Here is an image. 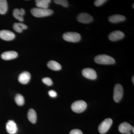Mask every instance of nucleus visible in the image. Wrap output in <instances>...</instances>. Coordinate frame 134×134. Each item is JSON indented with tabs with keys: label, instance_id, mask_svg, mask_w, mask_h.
Instances as JSON below:
<instances>
[{
	"label": "nucleus",
	"instance_id": "obj_3",
	"mask_svg": "<svg viewBox=\"0 0 134 134\" xmlns=\"http://www.w3.org/2000/svg\"><path fill=\"white\" fill-rule=\"evenodd\" d=\"M63 38L65 41L76 43L80 41L81 37L80 34L77 32H69L64 34Z\"/></svg>",
	"mask_w": 134,
	"mask_h": 134
},
{
	"label": "nucleus",
	"instance_id": "obj_12",
	"mask_svg": "<svg viewBox=\"0 0 134 134\" xmlns=\"http://www.w3.org/2000/svg\"><path fill=\"white\" fill-rule=\"evenodd\" d=\"M132 126L127 122H123L119 127V131L122 133L131 134Z\"/></svg>",
	"mask_w": 134,
	"mask_h": 134
},
{
	"label": "nucleus",
	"instance_id": "obj_8",
	"mask_svg": "<svg viewBox=\"0 0 134 134\" xmlns=\"http://www.w3.org/2000/svg\"><path fill=\"white\" fill-rule=\"evenodd\" d=\"M15 34L7 30H3L0 31V38L5 41H10L15 38Z\"/></svg>",
	"mask_w": 134,
	"mask_h": 134
},
{
	"label": "nucleus",
	"instance_id": "obj_29",
	"mask_svg": "<svg viewBox=\"0 0 134 134\" xmlns=\"http://www.w3.org/2000/svg\"><path fill=\"white\" fill-rule=\"evenodd\" d=\"M132 82H133V83L134 84V76L132 77Z\"/></svg>",
	"mask_w": 134,
	"mask_h": 134
},
{
	"label": "nucleus",
	"instance_id": "obj_18",
	"mask_svg": "<svg viewBox=\"0 0 134 134\" xmlns=\"http://www.w3.org/2000/svg\"><path fill=\"white\" fill-rule=\"evenodd\" d=\"M28 119L32 124L36 123L37 121V114L36 111L33 109H30L27 114Z\"/></svg>",
	"mask_w": 134,
	"mask_h": 134
},
{
	"label": "nucleus",
	"instance_id": "obj_26",
	"mask_svg": "<svg viewBox=\"0 0 134 134\" xmlns=\"http://www.w3.org/2000/svg\"><path fill=\"white\" fill-rule=\"evenodd\" d=\"M69 134H83L80 130L75 129L71 130Z\"/></svg>",
	"mask_w": 134,
	"mask_h": 134
},
{
	"label": "nucleus",
	"instance_id": "obj_15",
	"mask_svg": "<svg viewBox=\"0 0 134 134\" xmlns=\"http://www.w3.org/2000/svg\"><path fill=\"white\" fill-rule=\"evenodd\" d=\"M25 13V10L23 8L21 9L16 8L13 10V15L15 18L19 20V21L23 22L24 21L23 16Z\"/></svg>",
	"mask_w": 134,
	"mask_h": 134
},
{
	"label": "nucleus",
	"instance_id": "obj_23",
	"mask_svg": "<svg viewBox=\"0 0 134 134\" xmlns=\"http://www.w3.org/2000/svg\"><path fill=\"white\" fill-rule=\"evenodd\" d=\"M54 1L56 4L62 5L65 7H67L69 5L68 2L66 0H55Z\"/></svg>",
	"mask_w": 134,
	"mask_h": 134
},
{
	"label": "nucleus",
	"instance_id": "obj_20",
	"mask_svg": "<svg viewBox=\"0 0 134 134\" xmlns=\"http://www.w3.org/2000/svg\"><path fill=\"white\" fill-rule=\"evenodd\" d=\"M27 25L22 23H15L13 25V29L15 31L21 33L23 30L27 29Z\"/></svg>",
	"mask_w": 134,
	"mask_h": 134
},
{
	"label": "nucleus",
	"instance_id": "obj_1",
	"mask_svg": "<svg viewBox=\"0 0 134 134\" xmlns=\"http://www.w3.org/2000/svg\"><path fill=\"white\" fill-rule=\"evenodd\" d=\"M31 12L34 16L38 18L48 16L53 13L52 10L39 8H33L31 10Z\"/></svg>",
	"mask_w": 134,
	"mask_h": 134
},
{
	"label": "nucleus",
	"instance_id": "obj_21",
	"mask_svg": "<svg viewBox=\"0 0 134 134\" xmlns=\"http://www.w3.org/2000/svg\"><path fill=\"white\" fill-rule=\"evenodd\" d=\"M7 2L5 0H0V14H4L8 10Z\"/></svg>",
	"mask_w": 134,
	"mask_h": 134
},
{
	"label": "nucleus",
	"instance_id": "obj_13",
	"mask_svg": "<svg viewBox=\"0 0 134 134\" xmlns=\"http://www.w3.org/2000/svg\"><path fill=\"white\" fill-rule=\"evenodd\" d=\"M31 78V75L29 72H23L18 76V81L23 84L28 83Z\"/></svg>",
	"mask_w": 134,
	"mask_h": 134
},
{
	"label": "nucleus",
	"instance_id": "obj_6",
	"mask_svg": "<svg viewBox=\"0 0 134 134\" xmlns=\"http://www.w3.org/2000/svg\"><path fill=\"white\" fill-rule=\"evenodd\" d=\"M123 90L122 86L120 84H117L114 87L113 98L115 102L118 103L121 100L123 96Z\"/></svg>",
	"mask_w": 134,
	"mask_h": 134
},
{
	"label": "nucleus",
	"instance_id": "obj_25",
	"mask_svg": "<svg viewBox=\"0 0 134 134\" xmlns=\"http://www.w3.org/2000/svg\"><path fill=\"white\" fill-rule=\"evenodd\" d=\"M106 1H107L106 0H97L94 2V5L97 7H99L103 5Z\"/></svg>",
	"mask_w": 134,
	"mask_h": 134
},
{
	"label": "nucleus",
	"instance_id": "obj_16",
	"mask_svg": "<svg viewBox=\"0 0 134 134\" xmlns=\"http://www.w3.org/2000/svg\"><path fill=\"white\" fill-rule=\"evenodd\" d=\"M126 19V18L124 16L120 15H114L111 16L108 18L109 21L113 23L123 21Z\"/></svg>",
	"mask_w": 134,
	"mask_h": 134
},
{
	"label": "nucleus",
	"instance_id": "obj_19",
	"mask_svg": "<svg viewBox=\"0 0 134 134\" xmlns=\"http://www.w3.org/2000/svg\"><path fill=\"white\" fill-rule=\"evenodd\" d=\"M47 66L50 69L54 70H59L62 69V66L59 63L54 60H50L47 64Z\"/></svg>",
	"mask_w": 134,
	"mask_h": 134
},
{
	"label": "nucleus",
	"instance_id": "obj_24",
	"mask_svg": "<svg viewBox=\"0 0 134 134\" xmlns=\"http://www.w3.org/2000/svg\"><path fill=\"white\" fill-rule=\"evenodd\" d=\"M42 81L44 83L48 86H51L53 84V81L51 78L48 77H44L42 79Z\"/></svg>",
	"mask_w": 134,
	"mask_h": 134
},
{
	"label": "nucleus",
	"instance_id": "obj_30",
	"mask_svg": "<svg viewBox=\"0 0 134 134\" xmlns=\"http://www.w3.org/2000/svg\"><path fill=\"white\" fill-rule=\"evenodd\" d=\"M134 3H133V5H132V7H133V8H134Z\"/></svg>",
	"mask_w": 134,
	"mask_h": 134
},
{
	"label": "nucleus",
	"instance_id": "obj_10",
	"mask_svg": "<svg viewBox=\"0 0 134 134\" xmlns=\"http://www.w3.org/2000/svg\"><path fill=\"white\" fill-rule=\"evenodd\" d=\"M125 37V34L120 31H115L111 32L108 36V38L111 41H117L122 39Z\"/></svg>",
	"mask_w": 134,
	"mask_h": 134
},
{
	"label": "nucleus",
	"instance_id": "obj_5",
	"mask_svg": "<svg viewBox=\"0 0 134 134\" xmlns=\"http://www.w3.org/2000/svg\"><path fill=\"white\" fill-rule=\"evenodd\" d=\"M113 124V120L110 118L105 119L101 122L98 127L99 132L100 133H105L111 127Z\"/></svg>",
	"mask_w": 134,
	"mask_h": 134
},
{
	"label": "nucleus",
	"instance_id": "obj_17",
	"mask_svg": "<svg viewBox=\"0 0 134 134\" xmlns=\"http://www.w3.org/2000/svg\"><path fill=\"white\" fill-rule=\"evenodd\" d=\"M51 2L50 0H36L35 1L36 6L37 8L43 9H48L49 3Z\"/></svg>",
	"mask_w": 134,
	"mask_h": 134
},
{
	"label": "nucleus",
	"instance_id": "obj_4",
	"mask_svg": "<svg viewBox=\"0 0 134 134\" xmlns=\"http://www.w3.org/2000/svg\"><path fill=\"white\" fill-rule=\"evenodd\" d=\"M87 107V104L85 101L79 100L73 103L71 105V109L74 112L81 113L86 110Z\"/></svg>",
	"mask_w": 134,
	"mask_h": 134
},
{
	"label": "nucleus",
	"instance_id": "obj_22",
	"mask_svg": "<svg viewBox=\"0 0 134 134\" xmlns=\"http://www.w3.org/2000/svg\"><path fill=\"white\" fill-rule=\"evenodd\" d=\"M15 101L17 104L19 106H22L24 104V99L23 96L20 94H17L15 97Z\"/></svg>",
	"mask_w": 134,
	"mask_h": 134
},
{
	"label": "nucleus",
	"instance_id": "obj_27",
	"mask_svg": "<svg viewBox=\"0 0 134 134\" xmlns=\"http://www.w3.org/2000/svg\"><path fill=\"white\" fill-rule=\"evenodd\" d=\"M48 94L52 97H55L57 96L56 92L54 90H50L48 91Z\"/></svg>",
	"mask_w": 134,
	"mask_h": 134
},
{
	"label": "nucleus",
	"instance_id": "obj_2",
	"mask_svg": "<svg viewBox=\"0 0 134 134\" xmlns=\"http://www.w3.org/2000/svg\"><path fill=\"white\" fill-rule=\"evenodd\" d=\"M96 63L101 65H111L115 63V60L112 57L106 54L96 56L94 59Z\"/></svg>",
	"mask_w": 134,
	"mask_h": 134
},
{
	"label": "nucleus",
	"instance_id": "obj_14",
	"mask_svg": "<svg viewBox=\"0 0 134 134\" xmlns=\"http://www.w3.org/2000/svg\"><path fill=\"white\" fill-rule=\"evenodd\" d=\"M18 54L15 51H10L3 53L1 55V58L4 60H10L14 59L17 57Z\"/></svg>",
	"mask_w": 134,
	"mask_h": 134
},
{
	"label": "nucleus",
	"instance_id": "obj_11",
	"mask_svg": "<svg viewBox=\"0 0 134 134\" xmlns=\"http://www.w3.org/2000/svg\"><path fill=\"white\" fill-rule=\"evenodd\" d=\"M6 129L10 134H15L18 131L16 124L14 121L10 120L6 124Z\"/></svg>",
	"mask_w": 134,
	"mask_h": 134
},
{
	"label": "nucleus",
	"instance_id": "obj_7",
	"mask_svg": "<svg viewBox=\"0 0 134 134\" xmlns=\"http://www.w3.org/2000/svg\"><path fill=\"white\" fill-rule=\"evenodd\" d=\"M82 74L85 77L91 80H95L97 78L96 71L90 68L84 69L82 71Z\"/></svg>",
	"mask_w": 134,
	"mask_h": 134
},
{
	"label": "nucleus",
	"instance_id": "obj_28",
	"mask_svg": "<svg viewBox=\"0 0 134 134\" xmlns=\"http://www.w3.org/2000/svg\"><path fill=\"white\" fill-rule=\"evenodd\" d=\"M132 131L133 132V133H134V128L133 126H132Z\"/></svg>",
	"mask_w": 134,
	"mask_h": 134
},
{
	"label": "nucleus",
	"instance_id": "obj_9",
	"mask_svg": "<svg viewBox=\"0 0 134 134\" xmlns=\"http://www.w3.org/2000/svg\"><path fill=\"white\" fill-rule=\"evenodd\" d=\"M77 21L81 23L88 24L93 21V18L91 15L86 13H82L79 14L77 18Z\"/></svg>",
	"mask_w": 134,
	"mask_h": 134
}]
</instances>
